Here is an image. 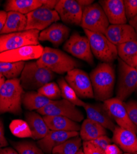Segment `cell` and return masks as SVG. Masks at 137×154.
<instances>
[{
  "label": "cell",
  "instance_id": "cell-1",
  "mask_svg": "<svg viewBox=\"0 0 137 154\" xmlns=\"http://www.w3.org/2000/svg\"><path fill=\"white\" fill-rule=\"evenodd\" d=\"M95 98L103 101L112 98L115 85V70L111 63H101L90 74Z\"/></svg>",
  "mask_w": 137,
  "mask_h": 154
},
{
  "label": "cell",
  "instance_id": "cell-2",
  "mask_svg": "<svg viewBox=\"0 0 137 154\" xmlns=\"http://www.w3.org/2000/svg\"><path fill=\"white\" fill-rule=\"evenodd\" d=\"M36 62L40 66L59 74L67 73L80 66V63L76 59L63 51L49 47L44 48L42 56Z\"/></svg>",
  "mask_w": 137,
  "mask_h": 154
},
{
  "label": "cell",
  "instance_id": "cell-3",
  "mask_svg": "<svg viewBox=\"0 0 137 154\" xmlns=\"http://www.w3.org/2000/svg\"><path fill=\"white\" fill-rule=\"evenodd\" d=\"M23 94L19 79L7 80L0 89V115L5 113L20 115Z\"/></svg>",
  "mask_w": 137,
  "mask_h": 154
},
{
  "label": "cell",
  "instance_id": "cell-4",
  "mask_svg": "<svg viewBox=\"0 0 137 154\" xmlns=\"http://www.w3.org/2000/svg\"><path fill=\"white\" fill-rule=\"evenodd\" d=\"M55 77L54 72L40 66L36 61L26 63L19 80L23 89L33 91L51 82Z\"/></svg>",
  "mask_w": 137,
  "mask_h": 154
},
{
  "label": "cell",
  "instance_id": "cell-5",
  "mask_svg": "<svg viewBox=\"0 0 137 154\" xmlns=\"http://www.w3.org/2000/svg\"><path fill=\"white\" fill-rule=\"evenodd\" d=\"M89 40L93 55L103 63H111L118 56L117 46L112 43L105 35L83 30Z\"/></svg>",
  "mask_w": 137,
  "mask_h": 154
},
{
  "label": "cell",
  "instance_id": "cell-6",
  "mask_svg": "<svg viewBox=\"0 0 137 154\" xmlns=\"http://www.w3.org/2000/svg\"><path fill=\"white\" fill-rule=\"evenodd\" d=\"M109 24L102 7L99 3H93L83 9L80 26L83 30L104 35Z\"/></svg>",
  "mask_w": 137,
  "mask_h": 154
},
{
  "label": "cell",
  "instance_id": "cell-7",
  "mask_svg": "<svg viewBox=\"0 0 137 154\" xmlns=\"http://www.w3.org/2000/svg\"><path fill=\"white\" fill-rule=\"evenodd\" d=\"M39 30H30L0 35V53L24 46L39 45Z\"/></svg>",
  "mask_w": 137,
  "mask_h": 154
},
{
  "label": "cell",
  "instance_id": "cell-8",
  "mask_svg": "<svg viewBox=\"0 0 137 154\" xmlns=\"http://www.w3.org/2000/svg\"><path fill=\"white\" fill-rule=\"evenodd\" d=\"M137 89V70L120 59H119V79L116 95L122 101L126 100Z\"/></svg>",
  "mask_w": 137,
  "mask_h": 154
},
{
  "label": "cell",
  "instance_id": "cell-9",
  "mask_svg": "<svg viewBox=\"0 0 137 154\" xmlns=\"http://www.w3.org/2000/svg\"><path fill=\"white\" fill-rule=\"evenodd\" d=\"M36 111L43 116L64 117L77 123L84 119L82 111L76 106L64 99L53 100L50 104Z\"/></svg>",
  "mask_w": 137,
  "mask_h": 154
},
{
  "label": "cell",
  "instance_id": "cell-10",
  "mask_svg": "<svg viewBox=\"0 0 137 154\" xmlns=\"http://www.w3.org/2000/svg\"><path fill=\"white\" fill-rule=\"evenodd\" d=\"M65 80L80 99L95 98L90 75L80 69L68 72Z\"/></svg>",
  "mask_w": 137,
  "mask_h": 154
},
{
  "label": "cell",
  "instance_id": "cell-11",
  "mask_svg": "<svg viewBox=\"0 0 137 154\" xmlns=\"http://www.w3.org/2000/svg\"><path fill=\"white\" fill-rule=\"evenodd\" d=\"M63 49L72 56L86 62L90 65L94 63L89 40L86 36L77 32L73 33L64 45Z\"/></svg>",
  "mask_w": 137,
  "mask_h": 154
},
{
  "label": "cell",
  "instance_id": "cell-12",
  "mask_svg": "<svg viewBox=\"0 0 137 154\" xmlns=\"http://www.w3.org/2000/svg\"><path fill=\"white\" fill-rule=\"evenodd\" d=\"M27 19L26 30L43 31L60 20L58 12L44 6L36 9L26 15Z\"/></svg>",
  "mask_w": 137,
  "mask_h": 154
},
{
  "label": "cell",
  "instance_id": "cell-13",
  "mask_svg": "<svg viewBox=\"0 0 137 154\" xmlns=\"http://www.w3.org/2000/svg\"><path fill=\"white\" fill-rule=\"evenodd\" d=\"M103 104L118 126L130 130L137 134V128L130 120L123 101L117 97H112L105 100Z\"/></svg>",
  "mask_w": 137,
  "mask_h": 154
},
{
  "label": "cell",
  "instance_id": "cell-14",
  "mask_svg": "<svg viewBox=\"0 0 137 154\" xmlns=\"http://www.w3.org/2000/svg\"><path fill=\"white\" fill-rule=\"evenodd\" d=\"M44 48L39 45L24 46L0 53V61L20 62L39 59L43 53Z\"/></svg>",
  "mask_w": 137,
  "mask_h": 154
},
{
  "label": "cell",
  "instance_id": "cell-15",
  "mask_svg": "<svg viewBox=\"0 0 137 154\" xmlns=\"http://www.w3.org/2000/svg\"><path fill=\"white\" fill-rule=\"evenodd\" d=\"M54 10L64 23L80 25L83 9L76 0H59Z\"/></svg>",
  "mask_w": 137,
  "mask_h": 154
},
{
  "label": "cell",
  "instance_id": "cell-16",
  "mask_svg": "<svg viewBox=\"0 0 137 154\" xmlns=\"http://www.w3.org/2000/svg\"><path fill=\"white\" fill-rule=\"evenodd\" d=\"M105 36L116 46L130 41H137V34L129 24L109 25Z\"/></svg>",
  "mask_w": 137,
  "mask_h": 154
},
{
  "label": "cell",
  "instance_id": "cell-17",
  "mask_svg": "<svg viewBox=\"0 0 137 154\" xmlns=\"http://www.w3.org/2000/svg\"><path fill=\"white\" fill-rule=\"evenodd\" d=\"M99 4L102 7L111 25L127 23L123 0H100Z\"/></svg>",
  "mask_w": 137,
  "mask_h": 154
},
{
  "label": "cell",
  "instance_id": "cell-18",
  "mask_svg": "<svg viewBox=\"0 0 137 154\" xmlns=\"http://www.w3.org/2000/svg\"><path fill=\"white\" fill-rule=\"evenodd\" d=\"M83 107L86 113L87 119L101 125L106 130L114 131L116 126L104 104L85 103Z\"/></svg>",
  "mask_w": 137,
  "mask_h": 154
},
{
  "label": "cell",
  "instance_id": "cell-19",
  "mask_svg": "<svg viewBox=\"0 0 137 154\" xmlns=\"http://www.w3.org/2000/svg\"><path fill=\"white\" fill-rule=\"evenodd\" d=\"M79 132L49 130L48 133L37 142L39 147L47 154L52 153L53 150L67 139L79 136Z\"/></svg>",
  "mask_w": 137,
  "mask_h": 154
},
{
  "label": "cell",
  "instance_id": "cell-20",
  "mask_svg": "<svg viewBox=\"0 0 137 154\" xmlns=\"http://www.w3.org/2000/svg\"><path fill=\"white\" fill-rule=\"evenodd\" d=\"M112 141L126 153L137 154V136L135 132L116 126Z\"/></svg>",
  "mask_w": 137,
  "mask_h": 154
},
{
  "label": "cell",
  "instance_id": "cell-21",
  "mask_svg": "<svg viewBox=\"0 0 137 154\" xmlns=\"http://www.w3.org/2000/svg\"><path fill=\"white\" fill-rule=\"evenodd\" d=\"M70 29L61 23H54L40 32L39 42H49L54 46L63 44L69 37Z\"/></svg>",
  "mask_w": 137,
  "mask_h": 154
},
{
  "label": "cell",
  "instance_id": "cell-22",
  "mask_svg": "<svg viewBox=\"0 0 137 154\" xmlns=\"http://www.w3.org/2000/svg\"><path fill=\"white\" fill-rule=\"evenodd\" d=\"M26 120L32 134V139L40 140L43 138L49 131L43 118L40 114L33 112H28L26 114Z\"/></svg>",
  "mask_w": 137,
  "mask_h": 154
},
{
  "label": "cell",
  "instance_id": "cell-23",
  "mask_svg": "<svg viewBox=\"0 0 137 154\" xmlns=\"http://www.w3.org/2000/svg\"><path fill=\"white\" fill-rule=\"evenodd\" d=\"M27 23L26 15L14 11L8 12L5 26L0 35L23 32L26 29Z\"/></svg>",
  "mask_w": 137,
  "mask_h": 154
},
{
  "label": "cell",
  "instance_id": "cell-24",
  "mask_svg": "<svg viewBox=\"0 0 137 154\" xmlns=\"http://www.w3.org/2000/svg\"><path fill=\"white\" fill-rule=\"evenodd\" d=\"M49 130L76 131L80 130V125L68 118L61 116H43Z\"/></svg>",
  "mask_w": 137,
  "mask_h": 154
},
{
  "label": "cell",
  "instance_id": "cell-25",
  "mask_svg": "<svg viewBox=\"0 0 137 154\" xmlns=\"http://www.w3.org/2000/svg\"><path fill=\"white\" fill-rule=\"evenodd\" d=\"M43 6L42 0H8L4 5L6 12L14 11L27 15Z\"/></svg>",
  "mask_w": 137,
  "mask_h": 154
},
{
  "label": "cell",
  "instance_id": "cell-26",
  "mask_svg": "<svg viewBox=\"0 0 137 154\" xmlns=\"http://www.w3.org/2000/svg\"><path fill=\"white\" fill-rule=\"evenodd\" d=\"M106 134L107 130L105 128L90 119L84 120L80 126V136L83 142L92 141Z\"/></svg>",
  "mask_w": 137,
  "mask_h": 154
},
{
  "label": "cell",
  "instance_id": "cell-27",
  "mask_svg": "<svg viewBox=\"0 0 137 154\" xmlns=\"http://www.w3.org/2000/svg\"><path fill=\"white\" fill-rule=\"evenodd\" d=\"M117 49L120 60L132 67H137V41H130L119 45Z\"/></svg>",
  "mask_w": 137,
  "mask_h": 154
},
{
  "label": "cell",
  "instance_id": "cell-28",
  "mask_svg": "<svg viewBox=\"0 0 137 154\" xmlns=\"http://www.w3.org/2000/svg\"><path fill=\"white\" fill-rule=\"evenodd\" d=\"M52 101L38 92L29 91L23 94L22 103L27 110L32 111L40 110L50 104Z\"/></svg>",
  "mask_w": 137,
  "mask_h": 154
},
{
  "label": "cell",
  "instance_id": "cell-29",
  "mask_svg": "<svg viewBox=\"0 0 137 154\" xmlns=\"http://www.w3.org/2000/svg\"><path fill=\"white\" fill-rule=\"evenodd\" d=\"M82 140V139L79 136L71 137L63 143L56 147L53 150L52 154H77V153L81 149L83 144Z\"/></svg>",
  "mask_w": 137,
  "mask_h": 154
},
{
  "label": "cell",
  "instance_id": "cell-30",
  "mask_svg": "<svg viewBox=\"0 0 137 154\" xmlns=\"http://www.w3.org/2000/svg\"><path fill=\"white\" fill-rule=\"evenodd\" d=\"M58 85L61 89V97L68 100L76 106L83 107L85 102L82 100L77 95L76 93L67 83L65 79L60 78L58 81Z\"/></svg>",
  "mask_w": 137,
  "mask_h": 154
},
{
  "label": "cell",
  "instance_id": "cell-31",
  "mask_svg": "<svg viewBox=\"0 0 137 154\" xmlns=\"http://www.w3.org/2000/svg\"><path fill=\"white\" fill-rule=\"evenodd\" d=\"M26 62H8L0 61V73L8 80L17 79L20 75Z\"/></svg>",
  "mask_w": 137,
  "mask_h": 154
},
{
  "label": "cell",
  "instance_id": "cell-32",
  "mask_svg": "<svg viewBox=\"0 0 137 154\" xmlns=\"http://www.w3.org/2000/svg\"><path fill=\"white\" fill-rule=\"evenodd\" d=\"M11 133L19 138H32L30 128L26 121L21 119L12 120L9 124Z\"/></svg>",
  "mask_w": 137,
  "mask_h": 154
},
{
  "label": "cell",
  "instance_id": "cell-33",
  "mask_svg": "<svg viewBox=\"0 0 137 154\" xmlns=\"http://www.w3.org/2000/svg\"><path fill=\"white\" fill-rule=\"evenodd\" d=\"M15 150L19 154H44L43 150L32 141H20L13 143Z\"/></svg>",
  "mask_w": 137,
  "mask_h": 154
},
{
  "label": "cell",
  "instance_id": "cell-34",
  "mask_svg": "<svg viewBox=\"0 0 137 154\" xmlns=\"http://www.w3.org/2000/svg\"><path fill=\"white\" fill-rule=\"evenodd\" d=\"M37 92L52 100H56L61 97V89L58 85L54 82H50L45 85L39 88Z\"/></svg>",
  "mask_w": 137,
  "mask_h": 154
},
{
  "label": "cell",
  "instance_id": "cell-35",
  "mask_svg": "<svg viewBox=\"0 0 137 154\" xmlns=\"http://www.w3.org/2000/svg\"><path fill=\"white\" fill-rule=\"evenodd\" d=\"M128 115L131 122L137 128V101L135 100H130L124 103Z\"/></svg>",
  "mask_w": 137,
  "mask_h": 154
},
{
  "label": "cell",
  "instance_id": "cell-36",
  "mask_svg": "<svg viewBox=\"0 0 137 154\" xmlns=\"http://www.w3.org/2000/svg\"><path fill=\"white\" fill-rule=\"evenodd\" d=\"M123 3L127 20H130L137 14V0H124Z\"/></svg>",
  "mask_w": 137,
  "mask_h": 154
},
{
  "label": "cell",
  "instance_id": "cell-37",
  "mask_svg": "<svg viewBox=\"0 0 137 154\" xmlns=\"http://www.w3.org/2000/svg\"><path fill=\"white\" fill-rule=\"evenodd\" d=\"M82 149L85 154H106L104 150L95 146L90 141L83 142Z\"/></svg>",
  "mask_w": 137,
  "mask_h": 154
},
{
  "label": "cell",
  "instance_id": "cell-38",
  "mask_svg": "<svg viewBox=\"0 0 137 154\" xmlns=\"http://www.w3.org/2000/svg\"><path fill=\"white\" fill-rule=\"evenodd\" d=\"M90 142L98 148L104 151L106 147L112 143V139H111L107 135H104L90 141Z\"/></svg>",
  "mask_w": 137,
  "mask_h": 154
},
{
  "label": "cell",
  "instance_id": "cell-39",
  "mask_svg": "<svg viewBox=\"0 0 137 154\" xmlns=\"http://www.w3.org/2000/svg\"><path fill=\"white\" fill-rule=\"evenodd\" d=\"M8 145V140L5 136L3 123L2 119H0V149L6 147Z\"/></svg>",
  "mask_w": 137,
  "mask_h": 154
},
{
  "label": "cell",
  "instance_id": "cell-40",
  "mask_svg": "<svg viewBox=\"0 0 137 154\" xmlns=\"http://www.w3.org/2000/svg\"><path fill=\"white\" fill-rule=\"evenodd\" d=\"M106 154H122V150L116 144H109L104 150Z\"/></svg>",
  "mask_w": 137,
  "mask_h": 154
},
{
  "label": "cell",
  "instance_id": "cell-41",
  "mask_svg": "<svg viewBox=\"0 0 137 154\" xmlns=\"http://www.w3.org/2000/svg\"><path fill=\"white\" fill-rule=\"evenodd\" d=\"M58 2V0H42L43 6L50 9H54Z\"/></svg>",
  "mask_w": 137,
  "mask_h": 154
},
{
  "label": "cell",
  "instance_id": "cell-42",
  "mask_svg": "<svg viewBox=\"0 0 137 154\" xmlns=\"http://www.w3.org/2000/svg\"><path fill=\"white\" fill-rule=\"evenodd\" d=\"M6 17L7 12L5 11H0V32L2 31L5 26Z\"/></svg>",
  "mask_w": 137,
  "mask_h": 154
},
{
  "label": "cell",
  "instance_id": "cell-43",
  "mask_svg": "<svg viewBox=\"0 0 137 154\" xmlns=\"http://www.w3.org/2000/svg\"><path fill=\"white\" fill-rule=\"evenodd\" d=\"M0 154H19L18 152L11 147H4L0 149Z\"/></svg>",
  "mask_w": 137,
  "mask_h": 154
},
{
  "label": "cell",
  "instance_id": "cell-44",
  "mask_svg": "<svg viewBox=\"0 0 137 154\" xmlns=\"http://www.w3.org/2000/svg\"><path fill=\"white\" fill-rule=\"evenodd\" d=\"M77 2L83 9L86 7L92 5L94 2L93 0H78Z\"/></svg>",
  "mask_w": 137,
  "mask_h": 154
},
{
  "label": "cell",
  "instance_id": "cell-45",
  "mask_svg": "<svg viewBox=\"0 0 137 154\" xmlns=\"http://www.w3.org/2000/svg\"><path fill=\"white\" fill-rule=\"evenodd\" d=\"M129 25L133 28L137 34V14L129 20Z\"/></svg>",
  "mask_w": 137,
  "mask_h": 154
},
{
  "label": "cell",
  "instance_id": "cell-46",
  "mask_svg": "<svg viewBox=\"0 0 137 154\" xmlns=\"http://www.w3.org/2000/svg\"><path fill=\"white\" fill-rule=\"evenodd\" d=\"M5 79H6L5 77L2 74L0 73V89H1L2 86H3V84L5 83V82L6 81Z\"/></svg>",
  "mask_w": 137,
  "mask_h": 154
},
{
  "label": "cell",
  "instance_id": "cell-47",
  "mask_svg": "<svg viewBox=\"0 0 137 154\" xmlns=\"http://www.w3.org/2000/svg\"><path fill=\"white\" fill-rule=\"evenodd\" d=\"M77 154H85V153H84V152H83V149H81L77 153Z\"/></svg>",
  "mask_w": 137,
  "mask_h": 154
},
{
  "label": "cell",
  "instance_id": "cell-48",
  "mask_svg": "<svg viewBox=\"0 0 137 154\" xmlns=\"http://www.w3.org/2000/svg\"><path fill=\"white\" fill-rule=\"evenodd\" d=\"M123 154H133V153H123Z\"/></svg>",
  "mask_w": 137,
  "mask_h": 154
},
{
  "label": "cell",
  "instance_id": "cell-49",
  "mask_svg": "<svg viewBox=\"0 0 137 154\" xmlns=\"http://www.w3.org/2000/svg\"><path fill=\"white\" fill-rule=\"evenodd\" d=\"M53 154H61V153H53Z\"/></svg>",
  "mask_w": 137,
  "mask_h": 154
},
{
  "label": "cell",
  "instance_id": "cell-50",
  "mask_svg": "<svg viewBox=\"0 0 137 154\" xmlns=\"http://www.w3.org/2000/svg\"><path fill=\"white\" fill-rule=\"evenodd\" d=\"M136 70H137V67H136Z\"/></svg>",
  "mask_w": 137,
  "mask_h": 154
},
{
  "label": "cell",
  "instance_id": "cell-51",
  "mask_svg": "<svg viewBox=\"0 0 137 154\" xmlns=\"http://www.w3.org/2000/svg\"><path fill=\"white\" fill-rule=\"evenodd\" d=\"M0 4H1V1H0Z\"/></svg>",
  "mask_w": 137,
  "mask_h": 154
}]
</instances>
